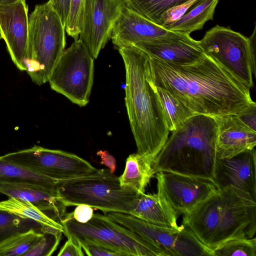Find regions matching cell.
<instances>
[{"label":"cell","mask_w":256,"mask_h":256,"mask_svg":"<svg viewBox=\"0 0 256 256\" xmlns=\"http://www.w3.org/2000/svg\"><path fill=\"white\" fill-rule=\"evenodd\" d=\"M84 0H71L66 32L74 40L79 38L80 24Z\"/></svg>","instance_id":"obj_31"},{"label":"cell","mask_w":256,"mask_h":256,"mask_svg":"<svg viewBox=\"0 0 256 256\" xmlns=\"http://www.w3.org/2000/svg\"><path fill=\"white\" fill-rule=\"evenodd\" d=\"M217 136L215 118L194 115L168 138L153 162L155 173L172 172L213 182Z\"/></svg>","instance_id":"obj_4"},{"label":"cell","mask_w":256,"mask_h":256,"mask_svg":"<svg viewBox=\"0 0 256 256\" xmlns=\"http://www.w3.org/2000/svg\"><path fill=\"white\" fill-rule=\"evenodd\" d=\"M236 114L245 126L256 132V104L255 102Z\"/></svg>","instance_id":"obj_35"},{"label":"cell","mask_w":256,"mask_h":256,"mask_svg":"<svg viewBox=\"0 0 256 256\" xmlns=\"http://www.w3.org/2000/svg\"><path fill=\"white\" fill-rule=\"evenodd\" d=\"M154 87L164 110L169 132L176 130L194 115L168 90Z\"/></svg>","instance_id":"obj_25"},{"label":"cell","mask_w":256,"mask_h":256,"mask_svg":"<svg viewBox=\"0 0 256 256\" xmlns=\"http://www.w3.org/2000/svg\"><path fill=\"white\" fill-rule=\"evenodd\" d=\"M214 256H256V238L228 240L212 250Z\"/></svg>","instance_id":"obj_29"},{"label":"cell","mask_w":256,"mask_h":256,"mask_svg":"<svg viewBox=\"0 0 256 256\" xmlns=\"http://www.w3.org/2000/svg\"><path fill=\"white\" fill-rule=\"evenodd\" d=\"M56 194L66 207L85 204L105 214H130L140 194L122 187L118 177L109 169H98L85 176L58 181Z\"/></svg>","instance_id":"obj_5"},{"label":"cell","mask_w":256,"mask_h":256,"mask_svg":"<svg viewBox=\"0 0 256 256\" xmlns=\"http://www.w3.org/2000/svg\"><path fill=\"white\" fill-rule=\"evenodd\" d=\"M213 182L218 190L231 186L256 202V150L216 159Z\"/></svg>","instance_id":"obj_16"},{"label":"cell","mask_w":256,"mask_h":256,"mask_svg":"<svg viewBox=\"0 0 256 256\" xmlns=\"http://www.w3.org/2000/svg\"><path fill=\"white\" fill-rule=\"evenodd\" d=\"M168 30L146 19L126 6L113 28L110 38L118 48L152 40L166 35Z\"/></svg>","instance_id":"obj_18"},{"label":"cell","mask_w":256,"mask_h":256,"mask_svg":"<svg viewBox=\"0 0 256 256\" xmlns=\"http://www.w3.org/2000/svg\"><path fill=\"white\" fill-rule=\"evenodd\" d=\"M78 240L82 249L86 254L89 256H124L123 253L116 249L98 241L86 238Z\"/></svg>","instance_id":"obj_32"},{"label":"cell","mask_w":256,"mask_h":256,"mask_svg":"<svg viewBox=\"0 0 256 256\" xmlns=\"http://www.w3.org/2000/svg\"><path fill=\"white\" fill-rule=\"evenodd\" d=\"M94 74V58L78 38L64 50L48 82L52 90L84 106L89 102Z\"/></svg>","instance_id":"obj_9"},{"label":"cell","mask_w":256,"mask_h":256,"mask_svg":"<svg viewBox=\"0 0 256 256\" xmlns=\"http://www.w3.org/2000/svg\"><path fill=\"white\" fill-rule=\"evenodd\" d=\"M1 156L58 181L85 176L98 170L74 154L38 146Z\"/></svg>","instance_id":"obj_11"},{"label":"cell","mask_w":256,"mask_h":256,"mask_svg":"<svg viewBox=\"0 0 256 256\" xmlns=\"http://www.w3.org/2000/svg\"><path fill=\"white\" fill-rule=\"evenodd\" d=\"M58 182L6 160L0 156V183L33 184L56 191Z\"/></svg>","instance_id":"obj_23"},{"label":"cell","mask_w":256,"mask_h":256,"mask_svg":"<svg viewBox=\"0 0 256 256\" xmlns=\"http://www.w3.org/2000/svg\"><path fill=\"white\" fill-rule=\"evenodd\" d=\"M153 162L150 158L138 153L130 154L124 172L118 177L120 186L138 194L144 193L146 186L156 174Z\"/></svg>","instance_id":"obj_21"},{"label":"cell","mask_w":256,"mask_h":256,"mask_svg":"<svg viewBox=\"0 0 256 256\" xmlns=\"http://www.w3.org/2000/svg\"><path fill=\"white\" fill-rule=\"evenodd\" d=\"M219 0H198L176 22L166 29L190 34L202 28L208 20H212Z\"/></svg>","instance_id":"obj_22"},{"label":"cell","mask_w":256,"mask_h":256,"mask_svg":"<svg viewBox=\"0 0 256 256\" xmlns=\"http://www.w3.org/2000/svg\"><path fill=\"white\" fill-rule=\"evenodd\" d=\"M133 45L149 56L178 66L196 64L206 56L198 40L190 34L170 30L166 35Z\"/></svg>","instance_id":"obj_15"},{"label":"cell","mask_w":256,"mask_h":256,"mask_svg":"<svg viewBox=\"0 0 256 256\" xmlns=\"http://www.w3.org/2000/svg\"><path fill=\"white\" fill-rule=\"evenodd\" d=\"M42 226L34 220L23 218L0 210V244L17 234L30 228L40 230Z\"/></svg>","instance_id":"obj_28"},{"label":"cell","mask_w":256,"mask_h":256,"mask_svg":"<svg viewBox=\"0 0 256 256\" xmlns=\"http://www.w3.org/2000/svg\"><path fill=\"white\" fill-rule=\"evenodd\" d=\"M215 118L218 124L216 158H229L255 148L256 132L245 126L236 114Z\"/></svg>","instance_id":"obj_17"},{"label":"cell","mask_w":256,"mask_h":256,"mask_svg":"<svg viewBox=\"0 0 256 256\" xmlns=\"http://www.w3.org/2000/svg\"><path fill=\"white\" fill-rule=\"evenodd\" d=\"M150 58L154 86L168 90L194 115L236 114L254 102L248 87L206 56L188 66Z\"/></svg>","instance_id":"obj_1"},{"label":"cell","mask_w":256,"mask_h":256,"mask_svg":"<svg viewBox=\"0 0 256 256\" xmlns=\"http://www.w3.org/2000/svg\"><path fill=\"white\" fill-rule=\"evenodd\" d=\"M158 193L178 217L184 214L214 194L212 180L169 172H156Z\"/></svg>","instance_id":"obj_13"},{"label":"cell","mask_w":256,"mask_h":256,"mask_svg":"<svg viewBox=\"0 0 256 256\" xmlns=\"http://www.w3.org/2000/svg\"><path fill=\"white\" fill-rule=\"evenodd\" d=\"M68 240L60 248L58 256H82L84 254L82 246L78 240L70 236H66Z\"/></svg>","instance_id":"obj_34"},{"label":"cell","mask_w":256,"mask_h":256,"mask_svg":"<svg viewBox=\"0 0 256 256\" xmlns=\"http://www.w3.org/2000/svg\"><path fill=\"white\" fill-rule=\"evenodd\" d=\"M0 40H2V38H1V37H0Z\"/></svg>","instance_id":"obj_40"},{"label":"cell","mask_w":256,"mask_h":256,"mask_svg":"<svg viewBox=\"0 0 256 256\" xmlns=\"http://www.w3.org/2000/svg\"><path fill=\"white\" fill-rule=\"evenodd\" d=\"M72 213V218L80 223H86L92 218L94 214L93 208L85 204L76 206Z\"/></svg>","instance_id":"obj_37"},{"label":"cell","mask_w":256,"mask_h":256,"mask_svg":"<svg viewBox=\"0 0 256 256\" xmlns=\"http://www.w3.org/2000/svg\"><path fill=\"white\" fill-rule=\"evenodd\" d=\"M0 193L31 202L60 223L66 214V206L59 200L56 191L39 185L2 182Z\"/></svg>","instance_id":"obj_19"},{"label":"cell","mask_w":256,"mask_h":256,"mask_svg":"<svg viewBox=\"0 0 256 256\" xmlns=\"http://www.w3.org/2000/svg\"><path fill=\"white\" fill-rule=\"evenodd\" d=\"M0 210L6 211L23 218L30 219L42 226H48L62 231L64 228L60 222L54 220L31 202L16 198L10 197L0 202Z\"/></svg>","instance_id":"obj_24"},{"label":"cell","mask_w":256,"mask_h":256,"mask_svg":"<svg viewBox=\"0 0 256 256\" xmlns=\"http://www.w3.org/2000/svg\"><path fill=\"white\" fill-rule=\"evenodd\" d=\"M256 26L248 38L216 25L198 42L206 56L250 88L254 86L252 74L256 76Z\"/></svg>","instance_id":"obj_7"},{"label":"cell","mask_w":256,"mask_h":256,"mask_svg":"<svg viewBox=\"0 0 256 256\" xmlns=\"http://www.w3.org/2000/svg\"><path fill=\"white\" fill-rule=\"evenodd\" d=\"M71 0H48V2L60 16L66 26L69 14Z\"/></svg>","instance_id":"obj_36"},{"label":"cell","mask_w":256,"mask_h":256,"mask_svg":"<svg viewBox=\"0 0 256 256\" xmlns=\"http://www.w3.org/2000/svg\"><path fill=\"white\" fill-rule=\"evenodd\" d=\"M124 0H84L80 18V38L94 59L110 38Z\"/></svg>","instance_id":"obj_12"},{"label":"cell","mask_w":256,"mask_h":256,"mask_svg":"<svg viewBox=\"0 0 256 256\" xmlns=\"http://www.w3.org/2000/svg\"><path fill=\"white\" fill-rule=\"evenodd\" d=\"M118 50L124 64L125 104L137 153L154 161L170 132L152 81L150 58L133 44Z\"/></svg>","instance_id":"obj_2"},{"label":"cell","mask_w":256,"mask_h":256,"mask_svg":"<svg viewBox=\"0 0 256 256\" xmlns=\"http://www.w3.org/2000/svg\"><path fill=\"white\" fill-rule=\"evenodd\" d=\"M12 0H0V1H12Z\"/></svg>","instance_id":"obj_39"},{"label":"cell","mask_w":256,"mask_h":256,"mask_svg":"<svg viewBox=\"0 0 256 256\" xmlns=\"http://www.w3.org/2000/svg\"><path fill=\"white\" fill-rule=\"evenodd\" d=\"M42 235L40 230L34 228L16 234L0 244V256H24Z\"/></svg>","instance_id":"obj_27"},{"label":"cell","mask_w":256,"mask_h":256,"mask_svg":"<svg viewBox=\"0 0 256 256\" xmlns=\"http://www.w3.org/2000/svg\"><path fill=\"white\" fill-rule=\"evenodd\" d=\"M62 20L47 2L37 4L28 17V52L26 70L38 85L48 82L66 44Z\"/></svg>","instance_id":"obj_6"},{"label":"cell","mask_w":256,"mask_h":256,"mask_svg":"<svg viewBox=\"0 0 256 256\" xmlns=\"http://www.w3.org/2000/svg\"><path fill=\"white\" fill-rule=\"evenodd\" d=\"M131 214L148 222L174 228H178V216L158 193L140 194Z\"/></svg>","instance_id":"obj_20"},{"label":"cell","mask_w":256,"mask_h":256,"mask_svg":"<svg viewBox=\"0 0 256 256\" xmlns=\"http://www.w3.org/2000/svg\"><path fill=\"white\" fill-rule=\"evenodd\" d=\"M106 214L150 242L164 256H214L212 250L184 224L174 228L150 224L128 214L110 212Z\"/></svg>","instance_id":"obj_10"},{"label":"cell","mask_w":256,"mask_h":256,"mask_svg":"<svg viewBox=\"0 0 256 256\" xmlns=\"http://www.w3.org/2000/svg\"><path fill=\"white\" fill-rule=\"evenodd\" d=\"M60 223L66 236L98 241L116 249L124 256H164L162 250L150 242L106 214H94L88 222L80 223L72 218V213H66Z\"/></svg>","instance_id":"obj_8"},{"label":"cell","mask_w":256,"mask_h":256,"mask_svg":"<svg viewBox=\"0 0 256 256\" xmlns=\"http://www.w3.org/2000/svg\"><path fill=\"white\" fill-rule=\"evenodd\" d=\"M42 236L34 245L24 254L32 256H50L56 249L62 232L56 228L42 226Z\"/></svg>","instance_id":"obj_30"},{"label":"cell","mask_w":256,"mask_h":256,"mask_svg":"<svg viewBox=\"0 0 256 256\" xmlns=\"http://www.w3.org/2000/svg\"><path fill=\"white\" fill-rule=\"evenodd\" d=\"M198 0H188L180 5L170 8L162 15L157 24L166 29L180 18Z\"/></svg>","instance_id":"obj_33"},{"label":"cell","mask_w":256,"mask_h":256,"mask_svg":"<svg viewBox=\"0 0 256 256\" xmlns=\"http://www.w3.org/2000/svg\"><path fill=\"white\" fill-rule=\"evenodd\" d=\"M182 224L212 250L232 239L254 237L256 202L231 186L216 189L184 214Z\"/></svg>","instance_id":"obj_3"},{"label":"cell","mask_w":256,"mask_h":256,"mask_svg":"<svg viewBox=\"0 0 256 256\" xmlns=\"http://www.w3.org/2000/svg\"><path fill=\"white\" fill-rule=\"evenodd\" d=\"M188 0H124L125 6L139 15L158 24L162 15L170 8Z\"/></svg>","instance_id":"obj_26"},{"label":"cell","mask_w":256,"mask_h":256,"mask_svg":"<svg viewBox=\"0 0 256 256\" xmlns=\"http://www.w3.org/2000/svg\"><path fill=\"white\" fill-rule=\"evenodd\" d=\"M96 154L100 158V164L106 166L112 174H114L116 167V162L114 157L106 150H98Z\"/></svg>","instance_id":"obj_38"},{"label":"cell","mask_w":256,"mask_h":256,"mask_svg":"<svg viewBox=\"0 0 256 256\" xmlns=\"http://www.w3.org/2000/svg\"><path fill=\"white\" fill-rule=\"evenodd\" d=\"M28 17L26 0L0 1V36L12 62L22 71L26 68Z\"/></svg>","instance_id":"obj_14"}]
</instances>
